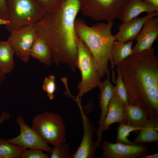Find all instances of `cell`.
I'll return each instance as SVG.
<instances>
[{"label": "cell", "instance_id": "obj_1", "mask_svg": "<svg viewBox=\"0 0 158 158\" xmlns=\"http://www.w3.org/2000/svg\"><path fill=\"white\" fill-rule=\"evenodd\" d=\"M84 0H63L59 7L47 12L35 24L38 36L50 50L52 62L66 64L73 72L77 68L78 35L74 23Z\"/></svg>", "mask_w": 158, "mask_h": 158}, {"label": "cell", "instance_id": "obj_2", "mask_svg": "<svg viewBox=\"0 0 158 158\" xmlns=\"http://www.w3.org/2000/svg\"><path fill=\"white\" fill-rule=\"evenodd\" d=\"M152 47L133 54L120 64L129 104L141 109L148 119H158V58Z\"/></svg>", "mask_w": 158, "mask_h": 158}, {"label": "cell", "instance_id": "obj_3", "mask_svg": "<svg viewBox=\"0 0 158 158\" xmlns=\"http://www.w3.org/2000/svg\"><path fill=\"white\" fill-rule=\"evenodd\" d=\"M113 24V21L90 27L82 19L76 18L75 21L76 32L93 57L100 79L107 75L111 46L115 40L111 33Z\"/></svg>", "mask_w": 158, "mask_h": 158}, {"label": "cell", "instance_id": "obj_4", "mask_svg": "<svg viewBox=\"0 0 158 158\" xmlns=\"http://www.w3.org/2000/svg\"><path fill=\"white\" fill-rule=\"evenodd\" d=\"M5 4L9 22L5 28L10 32L35 24L47 13L35 0H5Z\"/></svg>", "mask_w": 158, "mask_h": 158}, {"label": "cell", "instance_id": "obj_5", "mask_svg": "<svg viewBox=\"0 0 158 158\" xmlns=\"http://www.w3.org/2000/svg\"><path fill=\"white\" fill-rule=\"evenodd\" d=\"M31 127L47 144L56 146L66 141L63 120L57 114L46 111L36 115Z\"/></svg>", "mask_w": 158, "mask_h": 158}, {"label": "cell", "instance_id": "obj_6", "mask_svg": "<svg viewBox=\"0 0 158 158\" xmlns=\"http://www.w3.org/2000/svg\"><path fill=\"white\" fill-rule=\"evenodd\" d=\"M77 41V68L80 71L81 79L78 85V93L76 100L98 86L100 80L95 60L91 53L79 36Z\"/></svg>", "mask_w": 158, "mask_h": 158}, {"label": "cell", "instance_id": "obj_7", "mask_svg": "<svg viewBox=\"0 0 158 158\" xmlns=\"http://www.w3.org/2000/svg\"><path fill=\"white\" fill-rule=\"evenodd\" d=\"M130 0H84L80 11L84 16L96 21H113L120 18Z\"/></svg>", "mask_w": 158, "mask_h": 158}, {"label": "cell", "instance_id": "obj_8", "mask_svg": "<svg viewBox=\"0 0 158 158\" xmlns=\"http://www.w3.org/2000/svg\"><path fill=\"white\" fill-rule=\"evenodd\" d=\"M10 33L7 41L19 59L27 63L30 58L31 48L38 36L35 24L13 30Z\"/></svg>", "mask_w": 158, "mask_h": 158}, {"label": "cell", "instance_id": "obj_9", "mask_svg": "<svg viewBox=\"0 0 158 158\" xmlns=\"http://www.w3.org/2000/svg\"><path fill=\"white\" fill-rule=\"evenodd\" d=\"M16 122L20 127V134L14 138L6 140L7 141L26 149H37L51 154L53 148L49 146L31 127L26 123L22 116L17 117Z\"/></svg>", "mask_w": 158, "mask_h": 158}, {"label": "cell", "instance_id": "obj_10", "mask_svg": "<svg viewBox=\"0 0 158 158\" xmlns=\"http://www.w3.org/2000/svg\"><path fill=\"white\" fill-rule=\"evenodd\" d=\"M101 146L102 158L140 157L147 155L149 151L148 147L143 144L130 145L104 141Z\"/></svg>", "mask_w": 158, "mask_h": 158}, {"label": "cell", "instance_id": "obj_11", "mask_svg": "<svg viewBox=\"0 0 158 158\" xmlns=\"http://www.w3.org/2000/svg\"><path fill=\"white\" fill-rule=\"evenodd\" d=\"M80 105V104L79 105L84 133L80 144L73 154V158H94L96 156L97 149L101 145L97 141H93V134L96 127L85 114Z\"/></svg>", "mask_w": 158, "mask_h": 158}, {"label": "cell", "instance_id": "obj_12", "mask_svg": "<svg viewBox=\"0 0 158 158\" xmlns=\"http://www.w3.org/2000/svg\"><path fill=\"white\" fill-rule=\"evenodd\" d=\"M125 107L122 102L114 92L109 103L106 116L100 128L97 130L96 141L97 142L101 143L102 132L109 129L110 126L112 123H126Z\"/></svg>", "mask_w": 158, "mask_h": 158}, {"label": "cell", "instance_id": "obj_13", "mask_svg": "<svg viewBox=\"0 0 158 158\" xmlns=\"http://www.w3.org/2000/svg\"><path fill=\"white\" fill-rule=\"evenodd\" d=\"M156 16H158V13L155 11L148 13L142 18L136 17L128 21L123 22L118 26V32L113 35L115 40L125 43L128 41L135 40L145 22Z\"/></svg>", "mask_w": 158, "mask_h": 158}, {"label": "cell", "instance_id": "obj_14", "mask_svg": "<svg viewBox=\"0 0 158 158\" xmlns=\"http://www.w3.org/2000/svg\"><path fill=\"white\" fill-rule=\"evenodd\" d=\"M158 37V16L150 18L144 23L132 48L133 54L150 49Z\"/></svg>", "mask_w": 158, "mask_h": 158}, {"label": "cell", "instance_id": "obj_15", "mask_svg": "<svg viewBox=\"0 0 158 158\" xmlns=\"http://www.w3.org/2000/svg\"><path fill=\"white\" fill-rule=\"evenodd\" d=\"M133 40L123 43L117 40L114 41L112 44L110 51V60L112 72V81L116 83V78L114 68L129 56L133 54L132 47Z\"/></svg>", "mask_w": 158, "mask_h": 158}, {"label": "cell", "instance_id": "obj_16", "mask_svg": "<svg viewBox=\"0 0 158 158\" xmlns=\"http://www.w3.org/2000/svg\"><path fill=\"white\" fill-rule=\"evenodd\" d=\"M107 77L103 82L100 81L98 86L100 90L99 96V106L101 110L100 119L98 122L99 129L105 118L107 111L108 105L114 93V87L110 82L111 74L110 68L108 69L107 74Z\"/></svg>", "mask_w": 158, "mask_h": 158}, {"label": "cell", "instance_id": "obj_17", "mask_svg": "<svg viewBox=\"0 0 158 158\" xmlns=\"http://www.w3.org/2000/svg\"><path fill=\"white\" fill-rule=\"evenodd\" d=\"M156 11L154 6L142 0H130L124 7L120 18L123 22L128 21L140 13H148Z\"/></svg>", "mask_w": 158, "mask_h": 158}, {"label": "cell", "instance_id": "obj_18", "mask_svg": "<svg viewBox=\"0 0 158 158\" xmlns=\"http://www.w3.org/2000/svg\"><path fill=\"white\" fill-rule=\"evenodd\" d=\"M158 119H148L133 142L143 144L158 142Z\"/></svg>", "mask_w": 158, "mask_h": 158}, {"label": "cell", "instance_id": "obj_19", "mask_svg": "<svg viewBox=\"0 0 158 158\" xmlns=\"http://www.w3.org/2000/svg\"><path fill=\"white\" fill-rule=\"evenodd\" d=\"M30 55L47 66L51 65L52 62L49 48L45 42L38 36L32 45L30 51Z\"/></svg>", "mask_w": 158, "mask_h": 158}, {"label": "cell", "instance_id": "obj_20", "mask_svg": "<svg viewBox=\"0 0 158 158\" xmlns=\"http://www.w3.org/2000/svg\"><path fill=\"white\" fill-rule=\"evenodd\" d=\"M14 51L8 41L0 42V71L6 74L11 73L15 66Z\"/></svg>", "mask_w": 158, "mask_h": 158}, {"label": "cell", "instance_id": "obj_21", "mask_svg": "<svg viewBox=\"0 0 158 158\" xmlns=\"http://www.w3.org/2000/svg\"><path fill=\"white\" fill-rule=\"evenodd\" d=\"M126 123L134 126L142 128L148 118L146 114L140 108L128 105L125 107Z\"/></svg>", "mask_w": 158, "mask_h": 158}, {"label": "cell", "instance_id": "obj_22", "mask_svg": "<svg viewBox=\"0 0 158 158\" xmlns=\"http://www.w3.org/2000/svg\"><path fill=\"white\" fill-rule=\"evenodd\" d=\"M26 149L0 138V158H20Z\"/></svg>", "mask_w": 158, "mask_h": 158}, {"label": "cell", "instance_id": "obj_23", "mask_svg": "<svg viewBox=\"0 0 158 158\" xmlns=\"http://www.w3.org/2000/svg\"><path fill=\"white\" fill-rule=\"evenodd\" d=\"M117 73L116 85L114 87V91L122 102L125 107L129 105L128 94L126 87L123 80L120 64L115 68Z\"/></svg>", "mask_w": 158, "mask_h": 158}, {"label": "cell", "instance_id": "obj_24", "mask_svg": "<svg viewBox=\"0 0 158 158\" xmlns=\"http://www.w3.org/2000/svg\"><path fill=\"white\" fill-rule=\"evenodd\" d=\"M142 128L126 123H119L117 128V134L115 139L116 142L130 145L136 144L130 141L127 138V137L130 132L140 130Z\"/></svg>", "mask_w": 158, "mask_h": 158}, {"label": "cell", "instance_id": "obj_25", "mask_svg": "<svg viewBox=\"0 0 158 158\" xmlns=\"http://www.w3.org/2000/svg\"><path fill=\"white\" fill-rule=\"evenodd\" d=\"M73 153L70 150L69 145L66 142L54 146L51 153V158H73Z\"/></svg>", "mask_w": 158, "mask_h": 158}, {"label": "cell", "instance_id": "obj_26", "mask_svg": "<svg viewBox=\"0 0 158 158\" xmlns=\"http://www.w3.org/2000/svg\"><path fill=\"white\" fill-rule=\"evenodd\" d=\"M55 77L53 75H49L45 78L42 85V89L47 94V97L50 100L54 97V93L56 90Z\"/></svg>", "mask_w": 158, "mask_h": 158}, {"label": "cell", "instance_id": "obj_27", "mask_svg": "<svg viewBox=\"0 0 158 158\" xmlns=\"http://www.w3.org/2000/svg\"><path fill=\"white\" fill-rule=\"evenodd\" d=\"M46 12L56 11L61 5L63 0H35Z\"/></svg>", "mask_w": 158, "mask_h": 158}, {"label": "cell", "instance_id": "obj_28", "mask_svg": "<svg viewBox=\"0 0 158 158\" xmlns=\"http://www.w3.org/2000/svg\"><path fill=\"white\" fill-rule=\"evenodd\" d=\"M49 155L42 150L35 148H29L23 152L20 158H48Z\"/></svg>", "mask_w": 158, "mask_h": 158}, {"label": "cell", "instance_id": "obj_29", "mask_svg": "<svg viewBox=\"0 0 158 158\" xmlns=\"http://www.w3.org/2000/svg\"><path fill=\"white\" fill-rule=\"evenodd\" d=\"M0 17L7 20L5 0H0Z\"/></svg>", "mask_w": 158, "mask_h": 158}, {"label": "cell", "instance_id": "obj_30", "mask_svg": "<svg viewBox=\"0 0 158 158\" xmlns=\"http://www.w3.org/2000/svg\"><path fill=\"white\" fill-rule=\"evenodd\" d=\"M11 114L8 112H4L0 116V124L4 121L9 119L11 118Z\"/></svg>", "mask_w": 158, "mask_h": 158}, {"label": "cell", "instance_id": "obj_31", "mask_svg": "<svg viewBox=\"0 0 158 158\" xmlns=\"http://www.w3.org/2000/svg\"><path fill=\"white\" fill-rule=\"evenodd\" d=\"M143 1L152 5L155 8L156 11L158 13V0H143Z\"/></svg>", "mask_w": 158, "mask_h": 158}, {"label": "cell", "instance_id": "obj_32", "mask_svg": "<svg viewBox=\"0 0 158 158\" xmlns=\"http://www.w3.org/2000/svg\"><path fill=\"white\" fill-rule=\"evenodd\" d=\"M140 158H158V153H156L155 154L148 155V154L145 156L142 157H140Z\"/></svg>", "mask_w": 158, "mask_h": 158}, {"label": "cell", "instance_id": "obj_33", "mask_svg": "<svg viewBox=\"0 0 158 158\" xmlns=\"http://www.w3.org/2000/svg\"><path fill=\"white\" fill-rule=\"evenodd\" d=\"M6 77V74L0 71V85L4 80Z\"/></svg>", "mask_w": 158, "mask_h": 158}, {"label": "cell", "instance_id": "obj_34", "mask_svg": "<svg viewBox=\"0 0 158 158\" xmlns=\"http://www.w3.org/2000/svg\"><path fill=\"white\" fill-rule=\"evenodd\" d=\"M9 22L8 20H5L0 17V25H6L8 24Z\"/></svg>", "mask_w": 158, "mask_h": 158}, {"label": "cell", "instance_id": "obj_35", "mask_svg": "<svg viewBox=\"0 0 158 158\" xmlns=\"http://www.w3.org/2000/svg\"></svg>", "mask_w": 158, "mask_h": 158}]
</instances>
